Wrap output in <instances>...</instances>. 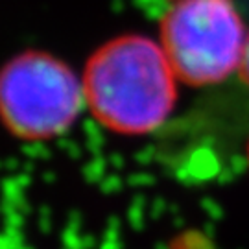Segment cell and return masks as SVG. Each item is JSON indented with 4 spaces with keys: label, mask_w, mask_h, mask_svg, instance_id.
I'll return each mask as SVG.
<instances>
[{
    "label": "cell",
    "mask_w": 249,
    "mask_h": 249,
    "mask_svg": "<svg viewBox=\"0 0 249 249\" xmlns=\"http://www.w3.org/2000/svg\"><path fill=\"white\" fill-rule=\"evenodd\" d=\"M248 157H249V144H248Z\"/></svg>",
    "instance_id": "obj_5"
},
{
    "label": "cell",
    "mask_w": 249,
    "mask_h": 249,
    "mask_svg": "<svg viewBox=\"0 0 249 249\" xmlns=\"http://www.w3.org/2000/svg\"><path fill=\"white\" fill-rule=\"evenodd\" d=\"M179 249H183V248H179Z\"/></svg>",
    "instance_id": "obj_6"
},
{
    "label": "cell",
    "mask_w": 249,
    "mask_h": 249,
    "mask_svg": "<svg viewBox=\"0 0 249 249\" xmlns=\"http://www.w3.org/2000/svg\"><path fill=\"white\" fill-rule=\"evenodd\" d=\"M240 78L244 80V83L249 87V32L248 39H246V46H244V53H242V63H240Z\"/></svg>",
    "instance_id": "obj_4"
},
{
    "label": "cell",
    "mask_w": 249,
    "mask_h": 249,
    "mask_svg": "<svg viewBox=\"0 0 249 249\" xmlns=\"http://www.w3.org/2000/svg\"><path fill=\"white\" fill-rule=\"evenodd\" d=\"M85 109L122 137L157 131L178 104V80L159 39L124 34L87 57L81 71Z\"/></svg>",
    "instance_id": "obj_1"
},
{
    "label": "cell",
    "mask_w": 249,
    "mask_h": 249,
    "mask_svg": "<svg viewBox=\"0 0 249 249\" xmlns=\"http://www.w3.org/2000/svg\"><path fill=\"white\" fill-rule=\"evenodd\" d=\"M85 111L81 74L45 50H24L0 67V124L24 142L69 133Z\"/></svg>",
    "instance_id": "obj_2"
},
{
    "label": "cell",
    "mask_w": 249,
    "mask_h": 249,
    "mask_svg": "<svg viewBox=\"0 0 249 249\" xmlns=\"http://www.w3.org/2000/svg\"><path fill=\"white\" fill-rule=\"evenodd\" d=\"M248 32L232 0H174L157 39L181 83L207 87L240 71Z\"/></svg>",
    "instance_id": "obj_3"
}]
</instances>
